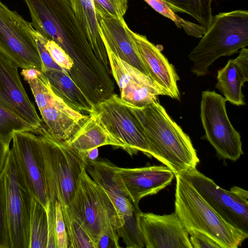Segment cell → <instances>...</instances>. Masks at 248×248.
<instances>
[{"label": "cell", "instance_id": "cell-40", "mask_svg": "<svg viewBox=\"0 0 248 248\" xmlns=\"http://www.w3.org/2000/svg\"><path fill=\"white\" fill-rule=\"evenodd\" d=\"M86 162L95 161L98 156V148H94L80 155Z\"/></svg>", "mask_w": 248, "mask_h": 248}, {"label": "cell", "instance_id": "cell-1", "mask_svg": "<svg viewBox=\"0 0 248 248\" xmlns=\"http://www.w3.org/2000/svg\"><path fill=\"white\" fill-rule=\"evenodd\" d=\"M130 106L143 129L151 156L168 167L174 176L196 168L199 159L190 138L158 100L140 108Z\"/></svg>", "mask_w": 248, "mask_h": 248}, {"label": "cell", "instance_id": "cell-31", "mask_svg": "<svg viewBox=\"0 0 248 248\" xmlns=\"http://www.w3.org/2000/svg\"><path fill=\"white\" fill-rule=\"evenodd\" d=\"M0 248H11L4 175L0 173Z\"/></svg>", "mask_w": 248, "mask_h": 248}, {"label": "cell", "instance_id": "cell-26", "mask_svg": "<svg viewBox=\"0 0 248 248\" xmlns=\"http://www.w3.org/2000/svg\"><path fill=\"white\" fill-rule=\"evenodd\" d=\"M174 13L188 14L206 29L212 18L213 0H163Z\"/></svg>", "mask_w": 248, "mask_h": 248}, {"label": "cell", "instance_id": "cell-19", "mask_svg": "<svg viewBox=\"0 0 248 248\" xmlns=\"http://www.w3.org/2000/svg\"><path fill=\"white\" fill-rule=\"evenodd\" d=\"M95 13L98 31L105 48L149 77L136 50L124 19H118L101 12Z\"/></svg>", "mask_w": 248, "mask_h": 248}, {"label": "cell", "instance_id": "cell-16", "mask_svg": "<svg viewBox=\"0 0 248 248\" xmlns=\"http://www.w3.org/2000/svg\"><path fill=\"white\" fill-rule=\"evenodd\" d=\"M18 67L0 52V104L34 127L42 124L22 84Z\"/></svg>", "mask_w": 248, "mask_h": 248}, {"label": "cell", "instance_id": "cell-25", "mask_svg": "<svg viewBox=\"0 0 248 248\" xmlns=\"http://www.w3.org/2000/svg\"><path fill=\"white\" fill-rule=\"evenodd\" d=\"M48 239V221L46 210L33 197L30 224L29 248H47Z\"/></svg>", "mask_w": 248, "mask_h": 248}, {"label": "cell", "instance_id": "cell-20", "mask_svg": "<svg viewBox=\"0 0 248 248\" xmlns=\"http://www.w3.org/2000/svg\"><path fill=\"white\" fill-rule=\"evenodd\" d=\"M39 111L48 133L64 142L69 141L90 117L71 108L58 95L49 106Z\"/></svg>", "mask_w": 248, "mask_h": 248}, {"label": "cell", "instance_id": "cell-2", "mask_svg": "<svg viewBox=\"0 0 248 248\" xmlns=\"http://www.w3.org/2000/svg\"><path fill=\"white\" fill-rule=\"evenodd\" d=\"M31 26L45 38L54 41L74 62L72 71L83 58L97 63L75 14L66 0H24Z\"/></svg>", "mask_w": 248, "mask_h": 248}, {"label": "cell", "instance_id": "cell-14", "mask_svg": "<svg viewBox=\"0 0 248 248\" xmlns=\"http://www.w3.org/2000/svg\"><path fill=\"white\" fill-rule=\"evenodd\" d=\"M111 73L119 88L120 98L128 105L142 107L158 100L165 91L149 76L123 61L106 48Z\"/></svg>", "mask_w": 248, "mask_h": 248}, {"label": "cell", "instance_id": "cell-30", "mask_svg": "<svg viewBox=\"0 0 248 248\" xmlns=\"http://www.w3.org/2000/svg\"><path fill=\"white\" fill-rule=\"evenodd\" d=\"M27 82L39 110L49 106L57 96L43 73L37 78Z\"/></svg>", "mask_w": 248, "mask_h": 248}, {"label": "cell", "instance_id": "cell-8", "mask_svg": "<svg viewBox=\"0 0 248 248\" xmlns=\"http://www.w3.org/2000/svg\"><path fill=\"white\" fill-rule=\"evenodd\" d=\"M85 169L93 181L106 192L112 202L121 227L118 232L128 248L144 247L137 214L140 211L114 174V164L106 160L87 161Z\"/></svg>", "mask_w": 248, "mask_h": 248}, {"label": "cell", "instance_id": "cell-4", "mask_svg": "<svg viewBox=\"0 0 248 248\" xmlns=\"http://www.w3.org/2000/svg\"><path fill=\"white\" fill-rule=\"evenodd\" d=\"M248 45V11L237 10L213 16L197 46L189 58L192 72L198 77L208 73V68L217 59L230 56Z\"/></svg>", "mask_w": 248, "mask_h": 248}, {"label": "cell", "instance_id": "cell-10", "mask_svg": "<svg viewBox=\"0 0 248 248\" xmlns=\"http://www.w3.org/2000/svg\"><path fill=\"white\" fill-rule=\"evenodd\" d=\"M200 117L206 138L223 158L236 161L243 154L239 133L228 117L226 100L215 91L202 93Z\"/></svg>", "mask_w": 248, "mask_h": 248}, {"label": "cell", "instance_id": "cell-33", "mask_svg": "<svg viewBox=\"0 0 248 248\" xmlns=\"http://www.w3.org/2000/svg\"><path fill=\"white\" fill-rule=\"evenodd\" d=\"M45 47L54 62L68 74L74 65L71 58L54 41L47 39Z\"/></svg>", "mask_w": 248, "mask_h": 248}, {"label": "cell", "instance_id": "cell-12", "mask_svg": "<svg viewBox=\"0 0 248 248\" xmlns=\"http://www.w3.org/2000/svg\"><path fill=\"white\" fill-rule=\"evenodd\" d=\"M213 210L225 221L248 234V192L236 186L230 191L217 186L196 168L184 173Z\"/></svg>", "mask_w": 248, "mask_h": 248}, {"label": "cell", "instance_id": "cell-28", "mask_svg": "<svg viewBox=\"0 0 248 248\" xmlns=\"http://www.w3.org/2000/svg\"><path fill=\"white\" fill-rule=\"evenodd\" d=\"M153 9L163 16L172 20L177 28L183 29L189 35L202 38L206 29L199 24L193 23L185 20L173 12L163 0H144Z\"/></svg>", "mask_w": 248, "mask_h": 248}, {"label": "cell", "instance_id": "cell-3", "mask_svg": "<svg viewBox=\"0 0 248 248\" xmlns=\"http://www.w3.org/2000/svg\"><path fill=\"white\" fill-rule=\"evenodd\" d=\"M175 212L188 234L193 230L210 236L222 248H237L248 234L225 221L197 192L183 174L175 176Z\"/></svg>", "mask_w": 248, "mask_h": 248}, {"label": "cell", "instance_id": "cell-15", "mask_svg": "<svg viewBox=\"0 0 248 248\" xmlns=\"http://www.w3.org/2000/svg\"><path fill=\"white\" fill-rule=\"evenodd\" d=\"M138 225L147 248H192L189 234L175 212L159 215L137 214Z\"/></svg>", "mask_w": 248, "mask_h": 248}, {"label": "cell", "instance_id": "cell-39", "mask_svg": "<svg viewBox=\"0 0 248 248\" xmlns=\"http://www.w3.org/2000/svg\"><path fill=\"white\" fill-rule=\"evenodd\" d=\"M9 151V145L0 139V173L4 168Z\"/></svg>", "mask_w": 248, "mask_h": 248}, {"label": "cell", "instance_id": "cell-5", "mask_svg": "<svg viewBox=\"0 0 248 248\" xmlns=\"http://www.w3.org/2000/svg\"><path fill=\"white\" fill-rule=\"evenodd\" d=\"M37 130L44 158L50 203L55 204L57 201L61 207L69 206L86 161L66 142L53 138L43 122Z\"/></svg>", "mask_w": 248, "mask_h": 248}, {"label": "cell", "instance_id": "cell-35", "mask_svg": "<svg viewBox=\"0 0 248 248\" xmlns=\"http://www.w3.org/2000/svg\"><path fill=\"white\" fill-rule=\"evenodd\" d=\"M55 233L57 248H69V243L62 213L60 203L55 202Z\"/></svg>", "mask_w": 248, "mask_h": 248}, {"label": "cell", "instance_id": "cell-37", "mask_svg": "<svg viewBox=\"0 0 248 248\" xmlns=\"http://www.w3.org/2000/svg\"><path fill=\"white\" fill-rule=\"evenodd\" d=\"M119 236L117 233L106 232L100 237L96 248H119Z\"/></svg>", "mask_w": 248, "mask_h": 248}, {"label": "cell", "instance_id": "cell-18", "mask_svg": "<svg viewBox=\"0 0 248 248\" xmlns=\"http://www.w3.org/2000/svg\"><path fill=\"white\" fill-rule=\"evenodd\" d=\"M128 31L149 77L167 96L179 99L180 94L177 84L179 78L173 65L145 36L133 31L129 27Z\"/></svg>", "mask_w": 248, "mask_h": 248}, {"label": "cell", "instance_id": "cell-22", "mask_svg": "<svg viewBox=\"0 0 248 248\" xmlns=\"http://www.w3.org/2000/svg\"><path fill=\"white\" fill-rule=\"evenodd\" d=\"M84 122L66 142L79 155L94 148L111 145L126 151L124 144L113 137L93 114Z\"/></svg>", "mask_w": 248, "mask_h": 248}, {"label": "cell", "instance_id": "cell-21", "mask_svg": "<svg viewBox=\"0 0 248 248\" xmlns=\"http://www.w3.org/2000/svg\"><path fill=\"white\" fill-rule=\"evenodd\" d=\"M216 88L224 95L226 101L240 106L245 104L242 88L248 81V49H241L238 56L230 59L217 71Z\"/></svg>", "mask_w": 248, "mask_h": 248}, {"label": "cell", "instance_id": "cell-7", "mask_svg": "<svg viewBox=\"0 0 248 248\" xmlns=\"http://www.w3.org/2000/svg\"><path fill=\"white\" fill-rule=\"evenodd\" d=\"M2 172L4 178L11 248H29L33 197L26 183L13 147L10 149Z\"/></svg>", "mask_w": 248, "mask_h": 248}, {"label": "cell", "instance_id": "cell-17", "mask_svg": "<svg viewBox=\"0 0 248 248\" xmlns=\"http://www.w3.org/2000/svg\"><path fill=\"white\" fill-rule=\"evenodd\" d=\"M114 174L136 207L140 200L156 194L169 185L174 174L167 167L150 166L124 168L114 165Z\"/></svg>", "mask_w": 248, "mask_h": 248}, {"label": "cell", "instance_id": "cell-36", "mask_svg": "<svg viewBox=\"0 0 248 248\" xmlns=\"http://www.w3.org/2000/svg\"><path fill=\"white\" fill-rule=\"evenodd\" d=\"M188 234L192 248H222L218 242L204 233L193 230Z\"/></svg>", "mask_w": 248, "mask_h": 248}, {"label": "cell", "instance_id": "cell-9", "mask_svg": "<svg viewBox=\"0 0 248 248\" xmlns=\"http://www.w3.org/2000/svg\"><path fill=\"white\" fill-rule=\"evenodd\" d=\"M93 114L100 123L123 143L131 155L141 152L151 157L143 129L131 107L116 94L94 105Z\"/></svg>", "mask_w": 248, "mask_h": 248}, {"label": "cell", "instance_id": "cell-23", "mask_svg": "<svg viewBox=\"0 0 248 248\" xmlns=\"http://www.w3.org/2000/svg\"><path fill=\"white\" fill-rule=\"evenodd\" d=\"M75 14L97 59L105 67L109 66L107 52L98 31L93 0H66Z\"/></svg>", "mask_w": 248, "mask_h": 248}, {"label": "cell", "instance_id": "cell-11", "mask_svg": "<svg viewBox=\"0 0 248 248\" xmlns=\"http://www.w3.org/2000/svg\"><path fill=\"white\" fill-rule=\"evenodd\" d=\"M32 28L31 23L0 0V52L18 67L42 71Z\"/></svg>", "mask_w": 248, "mask_h": 248}, {"label": "cell", "instance_id": "cell-34", "mask_svg": "<svg viewBox=\"0 0 248 248\" xmlns=\"http://www.w3.org/2000/svg\"><path fill=\"white\" fill-rule=\"evenodd\" d=\"M31 32L35 41L38 51L42 63V72L50 70L64 71L57 65L53 60L49 52L45 47L47 39L45 38L32 27Z\"/></svg>", "mask_w": 248, "mask_h": 248}, {"label": "cell", "instance_id": "cell-32", "mask_svg": "<svg viewBox=\"0 0 248 248\" xmlns=\"http://www.w3.org/2000/svg\"><path fill=\"white\" fill-rule=\"evenodd\" d=\"M128 0H93L95 12L108 14L118 19L124 18Z\"/></svg>", "mask_w": 248, "mask_h": 248}, {"label": "cell", "instance_id": "cell-27", "mask_svg": "<svg viewBox=\"0 0 248 248\" xmlns=\"http://www.w3.org/2000/svg\"><path fill=\"white\" fill-rule=\"evenodd\" d=\"M68 236L69 248H94L82 223L69 206L61 207Z\"/></svg>", "mask_w": 248, "mask_h": 248}, {"label": "cell", "instance_id": "cell-29", "mask_svg": "<svg viewBox=\"0 0 248 248\" xmlns=\"http://www.w3.org/2000/svg\"><path fill=\"white\" fill-rule=\"evenodd\" d=\"M34 127L0 104V139L9 145L14 133Z\"/></svg>", "mask_w": 248, "mask_h": 248}, {"label": "cell", "instance_id": "cell-13", "mask_svg": "<svg viewBox=\"0 0 248 248\" xmlns=\"http://www.w3.org/2000/svg\"><path fill=\"white\" fill-rule=\"evenodd\" d=\"M12 140V147L26 183L33 197L46 210L51 198L37 127L15 132Z\"/></svg>", "mask_w": 248, "mask_h": 248}, {"label": "cell", "instance_id": "cell-6", "mask_svg": "<svg viewBox=\"0 0 248 248\" xmlns=\"http://www.w3.org/2000/svg\"><path fill=\"white\" fill-rule=\"evenodd\" d=\"M69 206L82 223L94 248H96L103 233H118L121 227L109 198L90 177L85 168L80 175L77 190Z\"/></svg>", "mask_w": 248, "mask_h": 248}, {"label": "cell", "instance_id": "cell-38", "mask_svg": "<svg viewBox=\"0 0 248 248\" xmlns=\"http://www.w3.org/2000/svg\"><path fill=\"white\" fill-rule=\"evenodd\" d=\"M42 73L41 70L34 68L22 69L21 72V75L23 77L24 79L27 81L37 78Z\"/></svg>", "mask_w": 248, "mask_h": 248}, {"label": "cell", "instance_id": "cell-24", "mask_svg": "<svg viewBox=\"0 0 248 248\" xmlns=\"http://www.w3.org/2000/svg\"><path fill=\"white\" fill-rule=\"evenodd\" d=\"M47 78L53 92L74 109L90 115L94 105L64 71L50 70L43 72Z\"/></svg>", "mask_w": 248, "mask_h": 248}]
</instances>
